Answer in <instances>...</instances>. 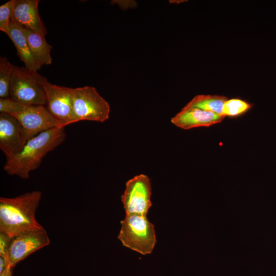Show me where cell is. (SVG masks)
<instances>
[{
  "mask_svg": "<svg viewBox=\"0 0 276 276\" xmlns=\"http://www.w3.org/2000/svg\"><path fill=\"white\" fill-rule=\"evenodd\" d=\"M41 192L34 191L14 198H0V233L11 238L43 229L35 217Z\"/></svg>",
  "mask_w": 276,
  "mask_h": 276,
  "instance_id": "obj_1",
  "label": "cell"
},
{
  "mask_svg": "<svg viewBox=\"0 0 276 276\" xmlns=\"http://www.w3.org/2000/svg\"><path fill=\"white\" fill-rule=\"evenodd\" d=\"M64 128L43 131L29 139L22 150L6 160L3 169L11 175L28 179L31 172L37 169L47 154L64 142Z\"/></svg>",
  "mask_w": 276,
  "mask_h": 276,
  "instance_id": "obj_2",
  "label": "cell"
},
{
  "mask_svg": "<svg viewBox=\"0 0 276 276\" xmlns=\"http://www.w3.org/2000/svg\"><path fill=\"white\" fill-rule=\"evenodd\" d=\"M47 79L37 72L14 66L10 88V98L24 105H46L43 83Z\"/></svg>",
  "mask_w": 276,
  "mask_h": 276,
  "instance_id": "obj_3",
  "label": "cell"
},
{
  "mask_svg": "<svg viewBox=\"0 0 276 276\" xmlns=\"http://www.w3.org/2000/svg\"><path fill=\"white\" fill-rule=\"evenodd\" d=\"M121 224L118 238L123 246L143 255L152 252L156 242L155 232L147 216L126 214Z\"/></svg>",
  "mask_w": 276,
  "mask_h": 276,
  "instance_id": "obj_4",
  "label": "cell"
},
{
  "mask_svg": "<svg viewBox=\"0 0 276 276\" xmlns=\"http://www.w3.org/2000/svg\"><path fill=\"white\" fill-rule=\"evenodd\" d=\"M73 100L76 122L90 121L103 123L109 118V103L93 86L73 88Z\"/></svg>",
  "mask_w": 276,
  "mask_h": 276,
  "instance_id": "obj_5",
  "label": "cell"
},
{
  "mask_svg": "<svg viewBox=\"0 0 276 276\" xmlns=\"http://www.w3.org/2000/svg\"><path fill=\"white\" fill-rule=\"evenodd\" d=\"M150 179L147 175L141 174L128 180L121 196L126 214L146 216L152 205Z\"/></svg>",
  "mask_w": 276,
  "mask_h": 276,
  "instance_id": "obj_6",
  "label": "cell"
},
{
  "mask_svg": "<svg viewBox=\"0 0 276 276\" xmlns=\"http://www.w3.org/2000/svg\"><path fill=\"white\" fill-rule=\"evenodd\" d=\"M46 107L62 127L76 123L73 111V88L51 83L47 79L43 83Z\"/></svg>",
  "mask_w": 276,
  "mask_h": 276,
  "instance_id": "obj_7",
  "label": "cell"
},
{
  "mask_svg": "<svg viewBox=\"0 0 276 276\" xmlns=\"http://www.w3.org/2000/svg\"><path fill=\"white\" fill-rule=\"evenodd\" d=\"M23 127L28 140L54 128H64L43 105H24L11 114Z\"/></svg>",
  "mask_w": 276,
  "mask_h": 276,
  "instance_id": "obj_8",
  "label": "cell"
},
{
  "mask_svg": "<svg viewBox=\"0 0 276 276\" xmlns=\"http://www.w3.org/2000/svg\"><path fill=\"white\" fill-rule=\"evenodd\" d=\"M28 140L23 127L16 118L0 112V149L6 160L19 153Z\"/></svg>",
  "mask_w": 276,
  "mask_h": 276,
  "instance_id": "obj_9",
  "label": "cell"
},
{
  "mask_svg": "<svg viewBox=\"0 0 276 276\" xmlns=\"http://www.w3.org/2000/svg\"><path fill=\"white\" fill-rule=\"evenodd\" d=\"M50 243L44 228L24 233L11 238L6 258L9 265L15 266L36 250Z\"/></svg>",
  "mask_w": 276,
  "mask_h": 276,
  "instance_id": "obj_10",
  "label": "cell"
},
{
  "mask_svg": "<svg viewBox=\"0 0 276 276\" xmlns=\"http://www.w3.org/2000/svg\"><path fill=\"white\" fill-rule=\"evenodd\" d=\"M225 117L223 114L211 111L183 107L171 118V122L178 128L188 130L198 127H209L221 122Z\"/></svg>",
  "mask_w": 276,
  "mask_h": 276,
  "instance_id": "obj_11",
  "label": "cell"
},
{
  "mask_svg": "<svg viewBox=\"0 0 276 276\" xmlns=\"http://www.w3.org/2000/svg\"><path fill=\"white\" fill-rule=\"evenodd\" d=\"M39 0H15L12 19L21 26L44 36L47 30L38 11Z\"/></svg>",
  "mask_w": 276,
  "mask_h": 276,
  "instance_id": "obj_12",
  "label": "cell"
},
{
  "mask_svg": "<svg viewBox=\"0 0 276 276\" xmlns=\"http://www.w3.org/2000/svg\"><path fill=\"white\" fill-rule=\"evenodd\" d=\"M13 42L18 57L30 70L37 72L41 66L33 56L30 50L24 27L12 18L10 31L7 35Z\"/></svg>",
  "mask_w": 276,
  "mask_h": 276,
  "instance_id": "obj_13",
  "label": "cell"
},
{
  "mask_svg": "<svg viewBox=\"0 0 276 276\" xmlns=\"http://www.w3.org/2000/svg\"><path fill=\"white\" fill-rule=\"evenodd\" d=\"M24 28L25 35L32 54L42 66L52 63V46L46 41L44 36L29 29Z\"/></svg>",
  "mask_w": 276,
  "mask_h": 276,
  "instance_id": "obj_14",
  "label": "cell"
},
{
  "mask_svg": "<svg viewBox=\"0 0 276 276\" xmlns=\"http://www.w3.org/2000/svg\"><path fill=\"white\" fill-rule=\"evenodd\" d=\"M227 100V98L223 96L198 95L195 96L184 107L197 108L222 114L224 104Z\"/></svg>",
  "mask_w": 276,
  "mask_h": 276,
  "instance_id": "obj_15",
  "label": "cell"
},
{
  "mask_svg": "<svg viewBox=\"0 0 276 276\" xmlns=\"http://www.w3.org/2000/svg\"><path fill=\"white\" fill-rule=\"evenodd\" d=\"M14 65L7 58L0 57V98L10 97V88Z\"/></svg>",
  "mask_w": 276,
  "mask_h": 276,
  "instance_id": "obj_16",
  "label": "cell"
},
{
  "mask_svg": "<svg viewBox=\"0 0 276 276\" xmlns=\"http://www.w3.org/2000/svg\"><path fill=\"white\" fill-rule=\"evenodd\" d=\"M250 107V104L241 99H228L224 104L222 114L225 117H235L246 112Z\"/></svg>",
  "mask_w": 276,
  "mask_h": 276,
  "instance_id": "obj_17",
  "label": "cell"
},
{
  "mask_svg": "<svg viewBox=\"0 0 276 276\" xmlns=\"http://www.w3.org/2000/svg\"><path fill=\"white\" fill-rule=\"evenodd\" d=\"M15 0H10L0 6V30L8 34L12 18Z\"/></svg>",
  "mask_w": 276,
  "mask_h": 276,
  "instance_id": "obj_18",
  "label": "cell"
},
{
  "mask_svg": "<svg viewBox=\"0 0 276 276\" xmlns=\"http://www.w3.org/2000/svg\"><path fill=\"white\" fill-rule=\"evenodd\" d=\"M22 105L10 97L0 98V112H5L11 115L16 112Z\"/></svg>",
  "mask_w": 276,
  "mask_h": 276,
  "instance_id": "obj_19",
  "label": "cell"
},
{
  "mask_svg": "<svg viewBox=\"0 0 276 276\" xmlns=\"http://www.w3.org/2000/svg\"><path fill=\"white\" fill-rule=\"evenodd\" d=\"M11 238L3 233H0V256L6 258Z\"/></svg>",
  "mask_w": 276,
  "mask_h": 276,
  "instance_id": "obj_20",
  "label": "cell"
},
{
  "mask_svg": "<svg viewBox=\"0 0 276 276\" xmlns=\"http://www.w3.org/2000/svg\"><path fill=\"white\" fill-rule=\"evenodd\" d=\"M6 257L0 256V273L3 272L9 265Z\"/></svg>",
  "mask_w": 276,
  "mask_h": 276,
  "instance_id": "obj_21",
  "label": "cell"
},
{
  "mask_svg": "<svg viewBox=\"0 0 276 276\" xmlns=\"http://www.w3.org/2000/svg\"><path fill=\"white\" fill-rule=\"evenodd\" d=\"M14 267L9 265L6 270L0 273V276H13V270Z\"/></svg>",
  "mask_w": 276,
  "mask_h": 276,
  "instance_id": "obj_22",
  "label": "cell"
}]
</instances>
